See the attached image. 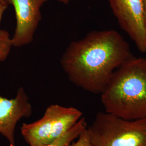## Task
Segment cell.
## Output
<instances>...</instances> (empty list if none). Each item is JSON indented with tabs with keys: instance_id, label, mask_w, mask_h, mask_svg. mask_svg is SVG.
<instances>
[{
	"instance_id": "obj_6",
	"label": "cell",
	"mask_w": 146,
	"mask_h": 146,
	"mask_svg": "<svg viewBox=\"0 0 146 146\" xmlns=\"http://www.w3.org/2000/svg\"><path fill=\"white\" fill-rule=\"evenodd\" d=\"M13 6L15 13V30L11 38L13 47H21L33 41L34 35L42 19L43 0H4Z\"/></svg>"
},
{
	"instance_id": "obj_14",
	"label": "cell",
	"mask_w": 146,
	"mask_h": 146,
	"mask_svg": "<svg viewBox=\"0 0 146 146\" xmlns=\"http://www.w3.org/2000/svg\"><path fill=\"white\" fill-rule=\"evenodd\" d=\"M0 2H5L4 0H0Z\"/></svg>"
},
{
	"instance_id": "obj_12",
	"label": "cell",
	"mask_w": 146,
	"mask_h": 146,
	"mask_svg": "<svg viewBox=\"0 0 146 146\" xmlns=\"http://www.w3.org/2000/svg\"><path fill=\"white\" fill-rule=\"evenodd\" d=\"M143 1V19L146 28V0H142Z\"/></svg>"
},
{
	"instance_id": "obj_4",
	"label": "cell",
	"mask_w": 146,
	"mask_h": 146,
	"mask_svg": "<svg viewBox=\"0 0 146 146\" xmlns=\"http://www.w3.org/2000/svg\"><path fill=\"white\" fill-rule=\"evenodd\" d=\"M81 110L72 107L52 104L44 115L33 123H23L21 134L30 146H42L62 135L82 117Z\"/></svg>"
},
{
	"instance_id": "obj_8",
	"label": "cell",
	"mask_w": 146,
	"mask_h": 146,
	"mask_svg": "<svg viewBox=\"0 0 146 146\" xmlns=\"http://www.w3.org/2000/svg\"><path fill=\"white\" fill-rule=\"evenodd\" d=\"M87 128L85 118L82 117L75 125L62 135L48 144L39 146H70L73 141L78 139L81 133Z\"/></svg>"
},
{
	"instance_id": "obj_10",
	"label": "cell",
	"mask_w": 146,
	"mask_h": 146,
	"mask_svg": "<svg viewBox=\"0 0 146 146\" xmlns=\"http://www.w3.org/2000/svg\"><path fill=\"white\" fill-rule=\"evenodd\" d=\"M70 146H93L89 136L87 128L78 137V140Z\"/></svg>"
},
{
	"instance_id": "obj_5",
	"label": "cell",
	"mask_w": 146,
	"mask_h": 146,
	"mask_svg": "<svg viewBox=\"0 0 146 146\" xmlns=\"http://www.w3.org/2000/svg\"><path fill=\"white\" fill-rule=\"evenodd\" d=\"M121 29L142 52H146V28L142 0H108Z\"/></svg>"
},
{
	"instance_id": "obj_1",
	"label": "cell",
	"mask_w": 146,
	"mask_h": 146,
	"mask_svg": "<svg viewBox=\"0 0 146 146\" xmlns=\"http://www.w3.org/2000/svg\"><path fill=\"white\" fill-rule=\"evenodd\" d=\"M133 56L129 44L119 32L96 31L71 42L60 63L74 85L101 94L115 70Z\"/></svg>"
},
{
	"instance_id": "obj_7",
	"label": "cell",
	"mask_w": 146,
	"mask_h": 146,
	"mask_svg": "<svg viewBox=\"0 0 146 146\" xmlns=\"http://www.w3.org/2000/svg\"><path fill=\"white\" fill-rule=\"evenodd\" d=\"M33 109L25 89L20 87L15 97L9 99L0 96V134L8 141L9 146H16V126L22 118L29 117Z\"/></svg>"
},
{
	"instance_id": "obj_3",
	"label": "cell",
	"mask_w": 146,
	"mask_h": 146,
	"mask_svg": "<svg viewBox=\"0 0 146 146\" xmlns=\"http://www.w3.org/2000/svg\"><path fill=\"white\" fill-rule=\"evenodd\" d=\"M87 130L93 146H146V117L125 120L99 113Z\"/></svg>"
},
{
	"instance_id": "obj_2",
	"label": "cell",
	"mask_w": 146,
	"mask_h": 146,
	"mask_svg": "<svg viewBox=\"0 0 146 146\" xmlns=\"http://www.w3.org/2000/svg\"><path fill=\"white\" fill-rule=\"evenodd\" d=\"M105 112L125 120L146 117V58L134 56L117 68L101 94Z\"/></svg>"
},
{
	"instance_id": "obj_13",
	"label": "cell",
	"mask_w": 146,
	"mask_h": 146,
	"mask_svg": "<svg viewBox=\"0 0 146 146\" xmlns=\"http://www.w3.org/2000/svg\"><path fill=\"white\" fill-rule=\"evenodd\" d=\"M47 1H48V0H43V1L44 2V3L46 2H47ZM57 1H58V2H61V3H64V4H68V3H69L70 1H72V0H57Z\"/></svg>"
},
{
	"instance_id": "obj_11",
	"label": "cell",
	"mask_w": 146,
	"mask_h": 146,
	"mask_svg": "<svg viewBox=\"0 0 146 146\" xmlns=\"http://www.w3.org/2000/svg\"><path fill=\"white\" fill-rule=\"evenodd\" d=\"M7 7L8 5L5 3V2H0V22L2 20V17L3 16L4 12L7 8Z\"/></svg>"
},
{
	"instance_id": "obj_9",
	"label": "cell",
	"mask_w": 146,
	"mask_h": 146,
	"mask_svg": "<svg viewBox=\"0 0 146 146\" xmlns=\"http://www.w3.org/2000/svg\"><path fill=\"white\" fill-rule=\"evenodd\" d=\"M13 44L9 33L0 29V62L5 61L11 52Z\"/></svg>"
}]
</instances>
